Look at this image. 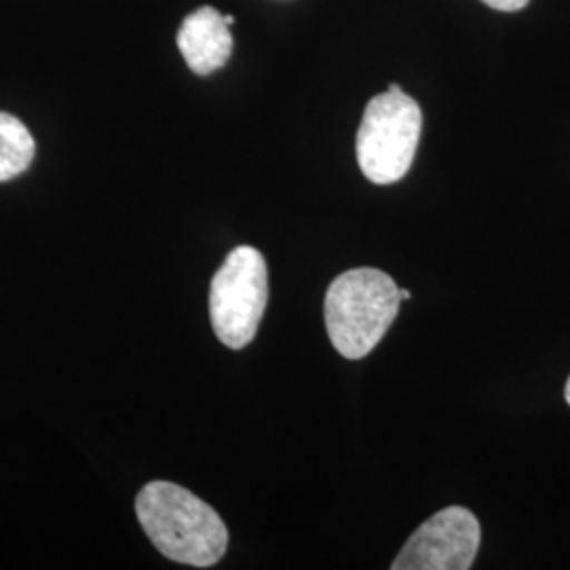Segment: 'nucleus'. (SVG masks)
Segmentation results:
<instances>
[{
    "instance_id": "1",
    "label": "nucleus",
    "mask_w": 570,
    "mask_h": 570,
    "mask_svg": "<svg viewBox=\"0 0 570 570\" xmlns=\"http://www.w3.org/2000/svg\"><path fill=\"white\" fill-rule=\"evenodd\" d=\"M136 513L153 546L174 562L207 569L226 553L228 530L218 511L174 482L146 484Z\"/></svg>"
},
{
    "instance_id": "2",
    "label": "nucleus",
    "mask_w": 570,
    "mask_h": 570,
    "mask_svg": "<svg viewBox=\"0 0 570 570\" xmlns=\"http://www.w3.org/2000/svg\"><path fill=\"white\" fill-rule=\"evenodd\" d=\"M402 305L400 287L379 268H351L327 287V336L346 360H362L383 341Z\"/></svg>"
},
{
    "instance_id": "3",
    "label": "nucleus",
    "mask_w": 570,
    "mask_h": 570,
    "mask_svg": "<svg viewBox=\"0 0 570 570\" xmlns=\"http://www.w3.org/2000/svg\"><path fill=\"white\" fill-rule=\"evenodd\" d=\"M423 131V112L400 85L374 96L357 131V164L370 183H400L412 167Z\"/></svg>"
},
{
    "instance_id": "4",
    "label": "nucleus",
    "mask_w": 570,
    "mask_h": 570,
    "mask_svg": "<svg viewBox=\"0 0 570 570\" xmlns=\"http://www.w3.org/2000/svg\"><path fill=\"white\" fill-rule=\"evenodd\" d=\"M268 303L265 256L239 245L226 256L209 285V317L218 341L228 348H244L258 332Z\"/></svg>"
},
{
    "instance_id": "5",
    "label": "nucleus",
    "mask_w": 570,
    "mask_h": 570,
    "mask_svg": "<svg viewBox=\"0 0 570 570\" xmlns=\"http://www.w3.org/2000/svg\"><path fill=\"white\" fill-rule=\"evenodd\" d=\"M478 518L459 505L438 511L414 530L397 553L393 570H468L480 550Z\"/></svg>"
},
{
    "instance_id": "6",
    "label": "nucleus",
    "mask_w": 570,
    "mask_h": 570,
    "mask_svg": "<svg viewBox=\"0 0 570 570\" xmlns=\"http://www.w3.org/2000/svg\"><path fill=\"white\" fill-rule=\"evenodd\" d=\"M178 49L195 75H212L233 53V35L225 16L214 7H202L186 16L178 32Z\"/></svg>"
},
{
    "instance_id": "7",
    "label": "nucleus",
    "mask_w": 570,
    "mask_h": 570,
    "mask_svg": "<svg viewBox=\"0 0 570 570\" xmlns=\"http://www.w3.org/2000/svg\"><path fill=\"white\" fill-rule=\"evenodd\" d=\"M37 144L28 127L13 115L0 112V183L13 180L35 161Z\"/></svg>"
},
{
    "instance_id": "8",
    "label": "nucleus",
    "mask_w": 570,
    "mask_h": 570,
    "mask_svg": "<svg viewBox=\"0 0 570 570\" xmlns=\"http://www.w3.org/2000/svg\"><path fill=\"white\" fill-rule=\"evenodd\" d=\"M482 2H487L489 7L497 9V11H508V13L520 11L529 4V0H482Z\"/></svg>"
},
{
    "instance_id": "9",
    "label": "nucleus",
    "mask_w": 570,
    "mask_h": 570,
    "mask_svg": "<svg viewBox=\"0 0 570 570\" xmlns=\"http://www.w3.org/2000/svg\"><path fill=\"white\" fill-rule=\"evenodd\" d=\"M400 294H402V301H410L412 298V294L407 289H400Z\"/></svg>"
},
{
    "instance_id": "10",
    "label": "nucleus",
    "mask_w": 570,
    "mask_h": 570,
    "mask_svg": "<svg viewBox=\"0 0 570 570\" xmlns=\"http://www.w3.org/2000/svg\"><path fill=\"white\" fill-rule=\"evenodd\" d=\"M564 397H567V402H569L570 406V376L569 381H567V389H564Z\"/></svg>"
},
{
    "instance_id": "11",
    "label": "nucleus",
    "mask_w": 570,
    "mask_h": 570,
    "mask_svg": "<svg viewBox=\"0 0 570 570\" xmlns=\"http://www.w3.org/2000/svg\"><path fill=\"white\" fill-rule=\"evenodd\" d=\"M225 21L228 23V26H233V21H235V18L233 16H225Z\"/></svg>"
}]
</instances>
